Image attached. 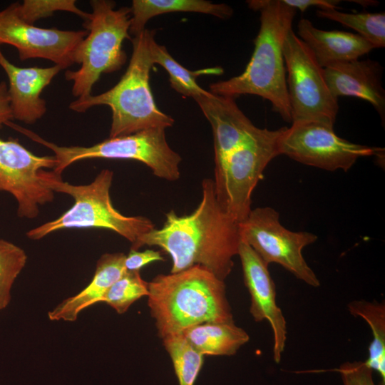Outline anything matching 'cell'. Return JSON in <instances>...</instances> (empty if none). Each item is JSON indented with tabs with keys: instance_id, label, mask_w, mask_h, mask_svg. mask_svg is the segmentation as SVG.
<instances>
[{
	"instance_id": "1",
	"label": "cell",
	"mask_w": 385,
	"mask_h": 385,
	"mask_svg": "<svg viewBox=\"0 0 385 385\" xmlns=\"http://www.w3.org/2000/svg\"><path fill=\"white\" fill-rule=\"evenodd\" d=\"M240 242L239 223L220 205L211 178L202 182V198L195 210L179 216L171 210L163 226L142 235L131 250L156 246L172 258L170 273L200 265L225 281L234 266Z\"/></svg>"
},
{
	"instance_id": "2",
	"label": "cell",
	"mask_w": 385,
	"mask_h": 385,
	"mask_svg": "<svg viewBox=\"0 0 385 385\" xmlns=\"http://www.w3.org/2000/svg\"><path fill=\"white\" fill-rule=\"evenodd\" d=\"M247 4L260 14L251 58L240 75L210 84V92L235 98L248 94L260 96L271 103L284 120L292 123L283 45L297 10L282 0H250Z\"/></svg>"
},
{
	"instance_id": "3",
	"label": "cell",
	"mask_w": 385,
	"mask_h": 385,
	"mask_svg": "<svg viewBox=\"0 0 385 385\" xmlns=\"http://www.w3.org/2000/svg\"><path fill=\"white\" fill-rule=\"evenodd\" d=\"M148 285V305L162 339L202 323H234L225 282L204 267L158 274Z\"/></svg>"
},
{
	"instance_id": "4",
	"label": "cell",
	"mask_w": 385,
	"mask_h": 385,
	"mask_svg": "<svg viewBox=\"0 0 385 385\" xmlns=\"http://www.w3.org/2000/svg\"><path fill=\"white\" fill-rule=\"evenodd\" d=\"M155 34L145 29L131 38L133 52L128 66L113 87L83 100L76 99L69 108L83 113L93 106H108L112 113L109 138L171 127L173 118L158 108L150 86V73L154 65L150 46Z\"/></svg>"
},
{
	"instance_id": "5",
	"label": "cell",
	"mask_w": 385,
	"mask_h": 385,
	"mask_svg": "<svg viewBox=\"0 0 385 385\" xmlns=\"http://www.w3.org/2000/svg\"><path fill=\"white\" fill-rule=\"evenodd\" d=\"M113 173L102 170L90 184L75 185L63 181L53 170L41 171L42 183L53 192L71 196L73 205L59 217L30 230L26 236L40 240L50 233L68 228H104L111 230L134 244L142 235L155 228L144 216H125L113 205L110 188Z\"/></svg>"
},
{
	"instance_id": "6",
	"label": "cell",
	"mask_w": 385,
	"mask_h": 385,
	"mask_svg": "<svg viewBox=\"0 0 385 385\" xmlns=\"http://www.w3.org/2000/svg\"><path fill=\"white\" fill-rule=\"evenodd\" d=\"M90 5L92 12L83 23L88 35L74 53V62L81 66L64 73L67 81H73L72 94L79 100L91 96L93 86L103 73L122 68L127 60L123 43L132 38L130 7L115 9V2L111 0H91Z\"/></svg>"
},
{
	"instance_id": "7",
	"label": "cell",
	"mask_w": 385,
	"mask_h": 385,
	"mask_svg": "<svg viewBox=\"0 0 385 385\" xmlns=\"http://www.w3.org/2000/svg\"><path fill=\"white\" fill-rule=\"evenodd\" d=\"M10 128L54 153L56 165L53 171L61 175L70 165L92 158L134 160L146 165L154 175L168 181L180 176V155L168 145L165 129L150 128L137 133L108 138L91 146H61L49 142L36 133L18 124Z\"/></svg>"
},
{
	"instance_id": "8",
	"label": "cell",
	"mask_w": 385,
	"mask_h": 385,
	"mask_svg": "<svg viewBox=\"0 0 385 385\" xmlns=\"http://www.w3.org/2000/svg\"><path fill=\"white\" fill-rule=\"evenodd\" d=\"M282 128H258L226 158L215 177V194L222 208L238 223L251 211L252 194L269 163L279 155Z\"/></svg>"
},
{
	"instance_id": "9",
	"label": "cell",
	"mask_w": 385,
	"mask_h": 385,
	"mask_svg": "<svg viewBox=\"0 0 385 385\" xmlns=\"http://www.w3.org/2000/svg\"><path fill=\"white\" fill-rule=\"evenodd\" d=\"M283 56L292 123L318 121L334 126L338 100L329 91L324 68L292 28L284 41Z\"/></svg>"
},
{
	"instance_id": "10",
	"label": "cell",
	"mask_w": 385,
	"mask_h": 385,
	"mask_svg": "<svg viewBox=\"0 0 385 385\" xmlns=\"http://www.w3.org/2000/svg\"><path fill=\"white\" fill-rule=\"evenodd\" d=\"M240 240L267 265L276 263L307 284L318 287L320 282L307 263L303 249L314 243L318 237L306 231L294 232L285 228L279 214L270 207L252 209L239 223Z\"/></svg>"
},
{
	"instance_id": "11",
	"label": "cell",
	"mask_w": 385,
	"mask_h": 385,
	"mask_svg": "<svg viewBox=\"0 0 385 385\" xmlns=\"http://www.w3.org/2000/svg\"><path fill=\"white\" fill-rule=\"evenodd\" d=\"M279 155L322 170L348 171L360 158L381 155L384 148L351 143L339 137L333 125L318 121L292 123L282 127Z\"/></svg>"
},
{
	"instance_id": "12",
	"label": "cell",
	"mask_w": 385,
	"mask_h": 385,
	"mask_svg": "<svg viewBox=\"0 0 385 385\" xmlns=\"http://www.w3.org/2000/svg\"><path fill=\"white\" fill-rule=\"evenodd\" d=\"M56 165L54 155L38 156L17 139L0 138V191L15 197L19 217L34 218L39 206L53 201L54 192L42 183L41 171Z\"/></svg>"
},
{
	"instance_id": "13",
	"label": "cell",
	"mask_w": 385,
	"mask_h": 385,
	"mask_svg": "<svg viewBox=\"0 0 385 385\" xmlns=\"http://www.w3.org/2000/svg\"><path fill=\"white\" fill-rule=\"evenodd\" d=\"M87 35L86 30L44 29L29 24L19 16L18 2L0 11V45L14 46L21 61L43 58L65 69L75 63L76 50Z\"/></svg>"
},
{
	"instance_id": "14",
	"label": "cell",
	"mask_w": 385,
	"mask_h": 385,
	"mask_svg": "<svg viewBox=\"0 0 385 385\" xmlns=\"http://www.w3.org/2000/svg\"><path fill=\"white\" fill-rule=\"evenodd\" d=\"M243 279L250 295V312L256 322H269L273 334V359L279 363L287 341V322L276 302V288L268 266L240 240L238 253Z\"/></svg>"
},
{
	"instance_id": "15",
	"label": "cell",
	"mask_w": 385,
	"mask_h": 385,
	"mask_svg": "<svg viewBox=\"0 0 385 385\" xmlns=\"http://www.w3.org/2000/svg\"><path fill=\"white\" fill-rule=\"evenodd\" d=\"M194 100L212 127L215 177L227 157L258 128L240 109L235 98L208 91Z\"/></svg>"
},
{
	"instance_id": "16",
	"label": "cell",
	"mask_w": 385,
	"mask_h": 385,
	"mask_svg": "<svg viewBox=\"0 0 385 385\" xmlns=\"http://www.w3.org/2000/svg\"><path fill=\"white\" fill-rule=\"evenodd\" d=\"M0 67L6 73L13 119L33 124L46 112V103L41 97L43 89L63 70L51 67H19L11 63L0 48Z\"/></svg>"
},
{
	"instance_id": "17",
	"label": "cell",
	"mask_w": 385,
	"mask_h": 385,
	"mask_svg": "<svg viewBox=\"0 0 385 385\" xmlns=\"http://www.w3.org/2000/svg\"><path fill=\"white\" fill-rule=\"evenodd\" d=\"M383 67L376 61L359 59L337 63L324 68V76L332 96H354L368 101L385 122V91Z\"/></svg>"
},
{
	"instance_id": "18",
	"label": "cell",
	"mask_w": 385,
	"mask_h": 385,
	"mask_svg": "<svg viewBox=\"0 0 385 385\" xmlns=\"http://www.w3.org/2000/svg\"><path fill=\"white\" fill-rule=\"evenodd\" d=\"M297 36L323 68L359 59L375 48L357 34L319 29L307 19L299 21Z\"/></svg>"
},
{
	"instance_id": "19",
	"label": "cell",
	"mask_w": 385,
	"mask_h": 385,
	"mask_svg": "<svg viewBox=\"0 0 385 385\" xmlns=\"http://www.w3.org/2000/svg\"><path fill=\"white\" fill-rule=\"evenodd\" d=\"M125 255L121 252L106 253L97 262L91 282L80 292L71 296L48 312L51 321L74 322L86 308L101 302L110 287L126 271Z\"/></svg>"
},
{
	"instance_id": "20",
	"label": "cell",
	"mask_w": 385,
	"mask_h": 385,
	"mask_svg": "<svg viewBox=\"0 0 385 385\" xmlns=\"http://www.w3.org/2000/svg\"><path fill=\"white\" fill-rule=\"evenodd\" d=\"M129 34L133 37L145 29L147 22L156 16L172 12H195L227 19L233 9L225 4L205 0H133Z\"/></svg>"
},
{
	"instance_id": "21",
	"label": "cell",
	"mask_w": 385,
	"mask_h": 385,
	"mask_svg": "<svg viewBox=\"0 0 385 385\" xmlns=\"http://www.w3.org/2000/svg\"><path fill=\"white\" fill-rule=\"evenodd\" d=\"M183 336L202 355L232 356L250 339L234 323L206 322L184 330Z\"/></svg>"
},
{
	"instance_id": "22",
	"label": "cell",
	"mask_w": 385,
	"mask_h": 385,
	"mask_svg": "<svg viewBox=\"0 0 385 385\" xmlns=\"http://www.w3.org/2000/svg\"><path fill=\"white\" fill-rule=\"evenodd\" d=\"M349 312L366 322L372 332L366 364L381 376L385 385V303L384 302L354 300L348 303Z\"/></svg>"
},
{
	"instance_id": "23",
	"label": "cell",
	"mask_w": 385,
	"mask_h": 385,
	"mask_svg": "<svg viewBox=\"0 0 385 385\" xmlns=\"http://www.w3.org/2000/svg\"><path fill=\"white\" fill-rule=\"evenodd\" d=\"M150 50L154 64H159L168 73L172 88L185 97L195 99L208 92L198 85L196 81L197 77L223 73V69L218 66L190 71L173 58L165 46L158 44L155 38L151 42Z\"/></svg>"
},
{
	"instance_id": "24",
	"label": "cell",
	"mask_w": 385,
	"mask_h": 385,
	"mask_svg": "<svg viewBox=\"0 0 385 385\" xmlns=\"http://www.w3.org/2000/svg\"><path fill=\"white\" fill-rule=\"evenodd\" d=\"M317 16L342 24L357 31V34L375 48L385 46L384 13H345L336 9H319Z\"/></svg>"
},
{
	"instance_id": "25",
	"label": "cell",
	"mask_w": 385,
	"mask_h": 385,
	"mask_svg": "<svg viewBox=\"0 0 385 385\" xmlns=\"http://www.w3.org/2000/svg\"><path fill=\"white\" fill-rule=\"evenodd\" d=\"M169 354L179 385H194L203 364V355L188 342L182 334L163 339Z\"/></svg>"
},
{
	"instance_id": "26",
	"label": "cell",
	"mask_w": 385,
	"mask_h": 385,
	"mask_svg": "<svg viewBox=\"0 0 385 385\" xmlns=\"http://www.w3.org/2000/svg\"><path fill=\"white\" fill-rule=\"evenodd\" d=\"M148 282L144 281L140 271H125L103 296L101 302L113 308L117 313H125L130 305L140 298L147 296Z\"/></svg>"
},
{
	"instance_id": "27",
	"label": "cell",
	"mask_w": 385,
	"mask_h": 385,
	"mask_svg": "<svg viewBox=\"0 0 385 385\" xmlns=\"http://www.w3.org/2000/svg\"><path fill=\"white\" fill-rule=\"evenodd\" d=\"M26 262L27 255L22 248L0 239V311L9 304L13 284Z\"/></svg>"
},
{
	"instance_id": "28",
	"label": "cell",
	"mask_w": 385,
	"mask_h": 385,
	"mask_svg": "<svg viewBox=\"0 0 385 385\" xmlns=\"http://www.w3.org/2000/svg\"><path fill=\"white\" fill-rule=\"evenodd\" d=\"M76 3L75 0H24L21 4L18 2V12L23 20L31 24L60 11L73 13L86 21L89 13L78 8Z\"/></svg>"
},
{
	"instance_id": "29",
	"label": "cell",
	"mask_w": 385,
	"mask_h": 385,
	"mask_svg": "<svg viewBox=\"0 0 385 385\" xmlns=\"http://www.w3.org/2000/svg\"><path fill=\"white\" fill-rule=\"evenodd\" d=\"M339 373L344 385H376L373 377L374 371L365 361H346L340 365ZM378 385H383L381 383Z\"/></svg>"
},
{
	"instance_id": "30",
	"label": "cell",
	"mask_w": 385,
	"mask_h": 385,
	"mask_svg": "<svg viewBox=\"0 0 385 385\" xmlns=\"http://www.w3.org/2000/svg\"><path fill=\"white\" fill-rule=\"evenodd\" d=\"M158 261H165L160 251L148 249L138 252L130 250L128 255H125L124 265L127 271H140L145 265Z\"/></svg>"
},
{
	"instance_id": "31",
	"label": "cell",
	"mask_w": 385,
	"mask_h": 385,
	"mask_svg": "<svg viewBox=\"0 0 385 385\" xmlns=\"http://www.w3.org/2000/svg\"><path fill=\"white\" fill-rule=\"evenodd\" d=\"M287 5L298 9L301 12L305 11L311 6H317L319 9H339L338 0H282Z\"/></svg>"
},
{
	"instance_id": "32",
	"label": "cell",
	"mask_w": 385,
	"mask_h": 385,
	"mask_svg": "<svg viewBox=\"0 0 385 385\" xmlns=\"http://www.w3.org/2000/svg\"><path fill=\"white\" fill-rule=\"evenodd\" d=\"M13 119L8 93V86L5 81L0 82V128Z\"/></svg>"
}]
</instances>
